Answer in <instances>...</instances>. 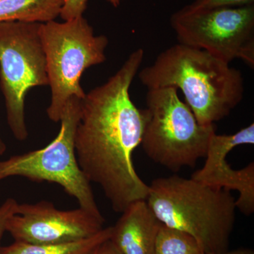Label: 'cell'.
<instances>
[{"label": "cell", "mask_w": 254, "mask_h": 254, "mask_svg": "<svg viewBox=\"0 0 254 254\" xmlns=\"http://www.w3.org/2000/svg\"><path fill=\"white\" fill-rule=\"evenodd\" d=\"M144 53L141 48L134 50L106 83L82 98L75 132L79 168L88 181L99 185L117 213L146 200L149 191L133 161V152L141 143L144 114L129 94Z\"/></svg>", "instance_id": "6da1fadb"}, {"label": "cell", "mask_w": 254, "mask_h": 254, "mask_svg": "<svg viewBox=\"0 0 254 254\" xmlns=\"http://www.w3.org/2000/svg\"><path fill=\"white\" fill-rule=\"evenodd\" d=\"M148 90L175 87L200 125H214L240 104L245 93L240 70L205 50L177 43L138 73Z\"/></svg>", "instance_id": "7a4b0ae2"}, {"label": "cell", "mask_w": 254, "mask_h": 254, "mask_svg": "<svg viewBox=\"0 0 254 254\" xmlns=\"http://www.w3.org/2000/svg\"><path fill=\"white\" fill-rule=\"evenodd\" d=\"M230 190L173 175L149 185L147 204L160 223L190 234L205 254L229 251L236 221Z\"/></svg>", "instance_id": "3957f363"}, {"label": "cell", "mask_w": 254, "mask_h": 254, "mask_svg": "<svg viewBox=\"0 0 254 254\" xmlns=\"http://www.w3.org/2000/svg\"><path fill=\"white\" fill-rule=\"evenodd\" d=\"M175 87L149 89L141 145L154 163L174 173L205 158L214 125H200Z\"/></svg>", "instance_id": "277c9868"}, {"label": "cell", "mask_w": 254, "mask_h": 254, "mask_svg": "<svg viewBox=\"0 0 254 254\" xmlns=\"http://www.w3.org/2000/svg\"><path fill=\"white\" fill-rule=\"evenodd\" d=\"M39 34L51 89L47 114L50 120L58 123L70 98H84L82 74L87 68L105 63L109 41L103 35L95 36L83 16L63 22L41 23Z\"/></svg>", "instance_id": "5b68a950"}, {"label": "cell", "mask_w": 254, "mask_h": 254, "mask_svg": "<svg viewBox=\"0 0 254 254\" xmlns=\"http://www.w3.org/2000/svg\"><path fill=\"white\" fill-rule=\"evenodd\" d=\"M81 100L72 97L62 113L58 136L41 149L0 160V182L11 177H22L34 182L58 184L78 200L79 207L104 218L95 200L91 182L78 165L74 136L81 114Z\"/></svg>", "instance_id": "8992f818"}, {"label": "cell", "mask_w": 254, "mask_h": 254, "mask_svg": "<svg viewBox=\"0 0 254 254\" xmlns=\"http://www.w3.org/2000/svg\"><path fill=\"white\" fill-rule=\"evenodd\" d=\"M41 23L0 22V87L8 125L20 141L28 136L25 116L28 92L33 87L49 86Z\"/></svg>", "instance_id": "52a82bcc"}, {"label": "cell", "mask_w": 254, "mask_h": 254, "mask_svg": "<svg viewBox=\"0 0 254 254\" xmlns=\"http://www.w3.org/2000/svg\"><path fill=\"white\" fill-rule=\"evenodd\" d=\"M170 25L179 43L254 67V5L199 9L189 4L172 15Z\"/></svg>", "instance_id": "ba28073f"}, {"label": "cell", "mask_w": 254, "mask_h": 254, "mask_svg": "<svg viewBox=\"0 0 254 254\" xmlns=\"http://www.w3.org/2000/svg\"><path fill=\"white\" fill-rule=\"evenodd\" d=\"M100 218L81 208L59 210L53 203L41 200L18 203L9 219L6 232L16 242L33 245L66 243L89 238L104 228Z\"/></svg>", "instance_id": "9c48e42d"}, {"label": "cell", "mask_w": 254, "mask_h": 254, "mask_svg": "<svg viewBox=\"0 0 254 254\" xmlns=\"http://www.w3.org/2000/svg\"><path fill=\"white\" fill-rule=\"evenodd\" d=\"M254 144V124L232 134L214 133L209 141L204 165L191 178L209 186L238 191L237 209L247 216L254 212V163L235 170L227 163V155L242 145Z\"/></svg>", "instance_id": "30bf717a"}, {"label": "cell", "mask_w": 254, "mask_h": 254, "mask_svg": "<svg viewBox=\"0 0 254 254\" xmlns=\"http://www.w3.org/2000/svg\"><path fill=\"white\" fill-rule=\"evenodd\" d=\"M112 226L110 240L123 254H155L160 221L145 200L131 203Z\"/></svg>", "instance_id": "8fae6325"}, {"label": "cell", "mask_w": 254, "mask_h": 254, "mask_svg": "<svg viewBox=\"0 0 254 254\" xmlns=\"http://www.w3.org/2000/svg\"><path fill=\"white\" fill-rule=\"evenodd\" d=\"M64 0H0V22L46 23L60 16Z\"/></svg>", "instance_id": "7c38bea8"}, {"label": "cell", "mask_w": 254, "mask_h": 254, "mask_svg": "<svg viewBox=\"0 0 254 254\" xmlns=\"http://www.w3.org/2000/svg\"><path fill=\"white\" fill-rule=\"evenodd\" d=\"M112 226L104 227L89 238L66 243L33 245L15 241L11 245L1 248V254H89L110 240Z\"/></svg>", "instance_id": "4fadbf2b"}, {"label": "cell", "mask_w": 254, "mask_h": 254, "mask_svg": "<svg viewBox=\"0 0 254 254\" xmlns=\"http://www.w3.org/2000/svg\"><path fill=\"white\" fill-rule=\"evenodd\" d=\"M155 254H205L194 237L161 223L155 241Z\"/></svg>", "instance_id": "5bb4252c"}, {"label": "cell", "mask_w": 254, "mask_h": 254, "mask_svg": "<svg viewBox=\"0 0 254 254\" xmlns=\"http://www.w3.org/2000/svg\"><path fill=\"white\" fill-rule=\"evenodd\" d=\"M114 7H118L123 0H106ZM88 0H64L60 17L63 21L73 19L83 16L86 11Z\"/></svg>", "instance_id": "9a60e30c"}, {"label": "cell", "mask_w": 254, "mask_h": 254, "mask_svg": "<svg viewBox=\"0 0 254 254\" xmlns=\"http://www.w3.org/2000/svg\"><path fill=\"white\" fill-rule=\"evenodd\" d=\"M190 5L199 9L241 7L254 5V0H194Z\"/></svg>", "instance_id": "2e32d148"}, {"label": "cell", "mask_w": 254, "mask_h": 254, "mask_svg": "<svg viewBox=\"0 0 254 254\" xmlns=\"http://www.w3.org/2000/svg\"><path fill=\"white\" fill-rule=\"evenodd\" d=\"M18 203L14 198H9L0 205V242L3 235L6 232V223L12 215L17 211ZM1 254V247H0Z\"/></svg>", "instance_id": "e0dca14e"}, {"label": "cell", "mask_w": 254, "mask_h": 254, "mask_svg": "<svg viewBox=\"0 0 254 254\" xmlns=\"http://www.w3.org/2000/svg\"><path fill=\"white\" fill-rule=\"evenodd\" d=\"M89 254H123L114 245L111 240H108L98 246Z\"/></svg>", "instance_id": "ac0fdd59"}, {"label": "cell", "mask_w": 254, "mask_h": 254, "mask_svg": "<svg viewBox=\"0 0 254 254\" xmlns=\"http://www.w3.org/2000/svg\"><path fill=\"white\" fill-rule=\"evenodd\" d=\"M216 254H254V251L252 249L240 248L232 251H227L226 252Z\"/></svg>", "instance_id": "d6986e66"}, {"label": "cell", "mask_w": 254, "mask_h": 254, "mask_svg": "<svg viewBox=\"0 0 254 254\" xmlns=\"http://www.w3.org/2000/svg\"><path fill=\"white\" fill-rule=\"evenodd\" d=\"M6 150V145L5 144L4 142L1 139L0 137V156L2 155L5 153Z\"/></svg>", "instance_id": "ffe728a7"}]
</instances>
